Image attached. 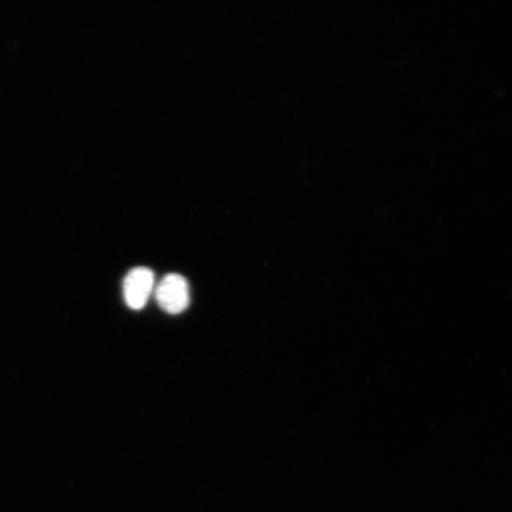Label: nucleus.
Segmentation results:
<instances>
[{"instance_id":"obj_2","label":"nucleus","mask_w":512,"mask_h":512,"mask_svg":"<svg viewBox=\"0 0 512 512\" xmlns=\"http://www.w3.org/2000/svg\"><path fill=\"white\" fill-rule=\"evenodd\" d=\"M123 290L126 305L134 311L142 310L155 292V274L147 267L133 268L125 277Z\"/></svg>"},{"instance_id":"obj_1","label":"nucleus","mask_w":512,"mask_h":512,"mask_svg":"<svg viewBox=\"0 0 512 512\" xmlns=\"http://www.w3.org/2000/svg\"><path fill=\"white\" fill-rule=\"evenodd\" d=\"M155 296L160 309L170 315H179L190 304L188 281L182 275L168 274L155 288Z\"/></svg>"}]
</instances>
